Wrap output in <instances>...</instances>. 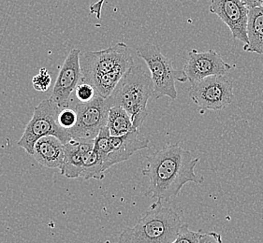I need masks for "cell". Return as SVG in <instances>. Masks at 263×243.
Listing matches in <instances>:
<instances>
[{"instance_id":"1","label":"cell","mask_w":263,"mask_h":243,"mask_svg":"<svg viewBox=\"0 0 263 243\" xmlns=\"http://www.w3.org/2000/svg\"><path fill=\"white\" fill-rule=\"evenodd\" d=\"M199 161L200 157L193 158L191 152L182 148L179 143L150 154L146 168L142 169V174L149 179L145 196L170 202L179 195L186 184H201L202 178L195 174Z\"/></svg>"},{"instance_id":"2","label":"cell","mask_w":263,"mask_h":243,"mask_svg":"<svg viewBox=\"0 0 263 243\" xmlns=\"http://www.w3.org/2000/svg\"><path fill=\"white\" fill-rule=\"evenodd\" d=\"M183 222L171 208L157 200L133 228L125 229L118 243H172Z\"/></svg>"},{"instance_id":"3","label":"cell","mask_w":263,"mask_h":243,"mask_svg":"<svg viewBox=\"0 0 263 243\" xmlns=\"http://www.w3.org/2000/svg\"><path fill=\"white\" fill-rule=\"evenodd\" d=\"M151 75L134 65L126 71L109 96L111 107L120 106L132 117L135 128L140 129L147 118V104L153 95Z\"/></svg>"},{"instance_id":"4","label":"cell","mask_w":263,"mask_h":243,"mask_svg":"<svg viewBox=\"0 0 263 243\" xmlns=\"http://www.w3.org/2000/svg\"><path fill=\"white\" fill-rule=\"evenodd\" d=\"M138 55L145 61L152 78L153 95L156 99L168 96L173 100L177 98L175 80L185 83L187 78L183 69H176L173 61L167 58L159 48L152 43H144L137 47Z\"/></svg>"},{"instance_id":"5","label":"cell","mask_w":263,"mask_h":243,"mask_svg":"<svg viewBox=\"0 0 263 243\" xmlns=\"http://www.w3.org/2000/svg\"><path fill=\"white\" fill-rule=\"evenodd\" d=\"M62 109L51 97L42 100L35 108L33 117L27 124L18 145L25 149L28 154L33 155L34 145L41 137L54 136L63 144L72 139L69 129L60 127L58 124V114Z\"/></svg>"},{"instance_id":"6","label":"cell","mask_w":263,"mask_h":243,"mask_svg":"<svg viewBox=\"0 0 263 243\" xmlns=\"http://www.w3.org/2000/svg\"><path fill=\"white\" fill-rule=\"evenodd\" d=\"M80 65L83 73L82 82L91 85L94 79L116 69H130L135 62L126 43H118L105 50L81 53Z\"/></svg>"},{"instance_id":"7","label":"cell","mask_w":263,"mask_h":243,"mask_svg":"<svg viewBox=\"0 0 263 243\" xmlns=\"http://www.w3.org/2000/svg\"><path fill=\"white\" fill-rule=\"evenodd\" d=\"M190 97L200 113L220 111L234 100L233 79L227 75H216L191 84Z\"/></svg>"},{"instance_id":"8","label":"cell","mask_w":263,"mask_h":243,"mask_svg":"<svg viewBox=\"0 0 263 243\" xmlns=\"http://www.w3.org/2000/svg\"><path fill=\"white\" fill-rule=\"evenodd\" d=\"M111 108L109 97L104 98L99 95L86 103L76 101L72 109L77 113V121L75 126L69 129L71 138L94 140L100 130L107 126Z\"/></svg>"},{"instance_id":"9","label":"cell","mask_w":263,"mask_h":243,"mask_svg":"<svg viewBox=\"0 0 263 243\" xmlns=\"http://www.w3.org/2000/svg\"><path fill=\"white\" fill-rule=\"evenodd\" d=\"M209 11L225 23L234 39L248 45L249 8L242 0H212Z\"/></svg>"},{"instance_id":"10","label":"cell","mask_w":263,"mask_h":243,"mask_svg":"<svg viewBox=\"0 0 263 243\" xmlns=\"http://www.w3.org/2000/svg\"><path fill=\"white\" fill-rule=\"evenodd\" d=\"M81 52L78 49L70 51L59 70L58 79L53 86L51 98L61 108H69L71 95L83 80V73L80 65Z\"/></svg>"},{"instance_id":"11","label":"cell","mask_w":263,"mask_h":243,"mask_svg":"<svg viewBox=\"0 0 263 243\" xmlns=\"http://www.w3.org/2000/svg\"><path fill=\"white\" fill-rule=\"evenodd\" d=\"M233 66L226 63L221 55L214 50L207 52H198L192 50L184 65V70L187 80L191 84L216 75H226Z\"/></svg>"},{"instance_id":"12","label":"cell","mask_w":263,"mask_h":243,"mask_svg":"<svg viewBox=\"0 0 263 243\" xmlns=\"http://www.w3.org/2000/svg\"><path fill=\"white\" fill-rule=\"evenodd\" d=\"M149 139L143 137L139 129H135L120 137H110V152L104 161L105 169L129 160L134 153L149 147Z\"/></svg>"},{"instance_id":"13","label":"cell","mask_w":263,"mask_h":243,"mask_svg":"<svg viewBox=\"0 0 263 243\" xmlns=\"http://www.w3.org/2000/svg\"><path fill=\"white\" fill-rule=\"evenodd\" d=\"M94 140H78L72 138L64 144L65 156L63 166L60 169L61 174L68 179L81 178L84 154L94 148Z\"/></svg>"},{"instance_id":"14","label":"cell","mask_w":263,"mask_h":243,"mask_svg":"<svg viewBox=\"0 0 263 243\" xmlns=\"http://www.w3.org/2000/svg\"><path fill=\"white\" fill-rule=\"evenodd\" d=\"M33 156L43 167L61 169L65 156V146L58 137L45 136L35 143Z\"/></svg>"},{"instance_id":"15","label":"cell","mask_w":263,"mask_h":243,"mask_svg":"<svg viewBox=\"0 0 263 243\" xmlns=\"http://www.w3.org/2000/svg\"><path fill=\"white\" fill-rule=\"evenodd\" d=\"M248 44L245 52L263 54V6L249 9L248 22Z\"/></svg>"},{"instance_id":"16","label":"cell","mask_w":263,"mask_h":243,"mask_svg":"<svg viewBox=\"0 0 263 243\" xmlns=\"http://www.w3.org/2000/svg\"><path fill=\"white\" fill-rule=\"evenodd\" d=\"M107 127L112 137H120L137 129L132 123L130 115L120 106H114L110 109Z\"/></svg>"},{"instance_id":"17","label":"cell","mask_w":263,"mask_h":243,"mask_svg":"<svg viewBox=\"0 0 263 243\" xmlns=\"http://www.w3.org/2000/svg\"><path fill=\"white\" fill-rule=\"evenodd\" d=\"M106 169L103 159L95 148L90 150L84 154L83 161V170L81 178L84 180H103L105 177Z\"/></svg>"},{"instance_id":"18","label":"cell","mask_w":263,"mask_h":243,"mask_svg":"<svg viewBox=\"0 0 263 243\" xmlns=\"http://www.w3.org/2000/svg\"><path fill=\"white\" fill-rule=\"evenodd\" d=\"M201 233L190 230L187 224L182 225L176 238L172 243H200Z\"/></svg>"},{"instance_id":"19","label":"cell","mask_w":263,"mask_h":243,"mask_svg":"<svg viewBox=\"0 0 263 243\" xmlns=\"http://www.w3.org/2000/svg\"><path fill=\"white\" fill-rule=\"evenodd\" d=\"M32 84L37 92H46L52 85V78L48 73L47 69L42 68L40 72L32 79Z\"/></svg>"},{"instance_id":"20","label":"cell","mask_w":263,"mask_h":243,"mask_svg":"<svg viewBox=\"0 0 263 243\" xmlns=\"http://www.w3.org/2000/svg\"><path fill=\"white\" fill-rule=\"evenodd\" d=\"M74 93H75V96H76L77 100L83 102V103H86V102H89L92 99H94V97L97 95L94 87L89 84H86L84 82H82L76 87Z\"/></svg>"},{"instance_id":"21","label":"cell","mask_w":263,"mask_h":243,"mask_svg":"<svg viewBox=\"0 0 263 243\" xmlns=\"http://www.w3.org/2000/svg\"><path fill=\"white\" fill-rule=\"evenodd\" d=\"M77 121V113L71 108H64L58 114V121L60 127L70 129L75 126Z\"/></svg>"},{"instance_id":"22","label":"cell","mask_w":263,"mask_h":243,"mask_svg":"<svg viewBox=\"0 0 263 243\" xmlns=\"http://www.w3.org/2000/svg\"><path fill=\"white\" fill-rule=\"evenodd\" d=\"M200 243H223L221 235L216 232L201 233Z\"/></svg>"},{"instance_id":"23","label":"cell","mask_w":263,"mask_h":243,"mask_svg":"<svg viewBox=\"0 0 263 243\" xmlns=\"http://www.w3.org/2000/svg\"><path fill=\"white\" fill-rule=\"evenodd\" d=\"M104 2H105V0H99L98 2L90 6V14H95L98 19H100L101 18V10H102V6Z\"/></svg>"},{"instance_id":"24","label":"cell","mask_w":263,"mask_h":243,"mask_svg":"<svg viewBox=\"0 0 263 243\" xmlns=\"http://www.w3.org/2000/svg\"><path fill=\"white\" fill-rule=\"evenodd\" d=\"M242 1L246 5L248 6L249 9L262 6V0H242Z\"/></svg>"},{"instance_id":"25","label":"cell","mask_w":263,"mask_h":243,"mask_svg":"<svg viewBox=\"0 0 263 243\" xmlns=\"http://www.w3.org/2000/svg\"><path fill=\"white\" fill-rule=\"evenodd\" d=\"M262 6H263V0H262Z\"/></svg>"}]
</instances>
